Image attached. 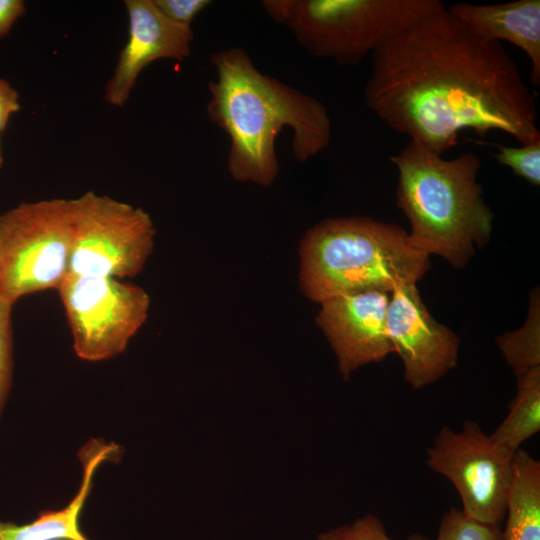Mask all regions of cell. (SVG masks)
I'll return each mask as SVG.
<instances>
[{"mask_svg":"<svg viewBox=\"0 0 540 540\" xmlns=\"http://www.w3.org/2000/svg\"><path fill=\"white\" fill-rule=\"evenodd\" d=\"M292 5V0H266L262 1V6L264 7L267 14L272 20L278 23H284L287 20L290 9Z\"/></svg>","mask_w":540,"mask_h":540,"instance_id":"d4e9b609","label":"cell"},{"mask_svg":"<svg viewBox=\"0 0 540 540\" xmlns=\"http://www.w3.org/2000/svg\"><path fill=\"white\" fill-rule=\"evenodd\" d=\"M122 449L114 442L91 439L78 451L83 475L78 492L59 510H41L29 523L0 521V540H89L80 526L81 512L93 486L94 475L105 461L116 462Z\"/></svg>","mask_w":540,"mask_h":540,"instance_id":"5bb4252c","label":"cell"},{"mask_svg":"<svg viewBox=\"0 0 540 540\" xmlns=\"http://www.w3.org/2000/svg\"><path fill=\"white\" fill-rule=\"evenodd\" d=\"M389 294L369 291L320 303L316 324L331 345L344 378L394 352L386 328Z\"/></svg>","mask_w":540,"mask_h":540,"instance_id":"8fae6325","label":"cell"},{"mask_svg":"<svg viewBox=\"0 0 540 540\" xmlns=\"http://www.w3.org/2000/svg\"><path fill=\"white\" fill-rule=\"evenodd\" d=\"M73 207L69 274L122 280L144 269L156 235L145 210L94 191L73 198Z\"/></svg>","mask_w":540,"mask_h":540,"instance_id":"52a82bcc","label":"cell"},{"mask_svg":"<svg viewBox=\"0 0 540 540\" xmlns=\"http://www.w3.org/2000/svg\"><path fill=\"white\" fill-rule=\"evenodd\" d=\"M514 453L497 444L475 421L459 431L442 427L427 452V465L454 485L462 512L479 522L502 525Z\"/></svg>","mask_w":540,"mask_h":540,"instance_id":"9c48e42d","label":"cell"},{"mask_svg":"<svg viewBox=\"0 0 540 540\" xmlns=\"http://www.w3.org/2000/svg\"><path fill=\"white\" fill-rule=\"evenodd\" d=\"M390 160L398 171L397 205L410 222L411 240L427 255L463 267L474 247L488 242L493 226L477 182L478 155L447 160L410 140Z\"/></svg>","mask_w":540,"mask_h":540,"instance_id":"3957f363","label":"cell"},{"mask_svg":"<svg viewBox=\"0 0 540 540\" xmlns=\"http://www.w3.org/2000/svg\"><path fill=\"white\" fill-rule=\"evenodd\" d=\"M19 110L17 90L7 80L0 78V132L5 130L11 115Z\"/></svg>","mask_w":540,"mask_h":540,"instance_id":"603a6c76","label":"cell"},{"mask_svg":"<svg viewBox=\"0 0 540 540\" xmlns=\"http://www.w3.org/2000/svg\"><path fill=\"white\" fill-rule=\"evenodd\" d=\"M436 540H503L502 528L474 520L452 507L441 519Z\"/></svg>","mask_w":540,"mask_h":540,"instance_id":"ac0fdd59","label":"cell"},{"mask_svg":"<svg viewBox=\"0 0 540 540\" xmlns=\"http://www.w3.org/2000/svg\"><path fill=\"white\" fill-rule=\"evenodd\" d=\"M317 540H392L382 522L371 514L355 520L351 525H343L322 533ZM407 540H427L415 534Z\"/></svg>","mask_w":540,"mask_h":540,"instance_id":"44dd1931","label":"cell"},{"mask_svg":"<svg viewBox=\"0 0 540 540\" xmlns=\"http://www.w3.org/2000/svg\"><path fill=\"white\" fill-rule=\"evenodd\" d=\"M210 62L216 78L208 83L206 112L230 140L227 169L234 181L262 187L275 182V141L285 127L300 163L328 147L332 123L319 100L260 72L240 47L214 52Z\"/></svg>","mask_w":540,"mask_h":540,"instance_id":"7a4b0ae2","label":"cell"},{"mask_svg":"<svg viewBox=\"0 0 540 540\" xmlns=\"http://www.w3.org/2000/svg\"><path fill=\"white\" fill-rule=\"evenodd\" d=\"M503 540H540V462L518 449L513 457Z\"/></svg>","mask_w":540,"mask_h":540,"instance_id":"9a60e30c","label":"cell"},{"mask_svg":"<svg viewBox=\"0 0 540 540\" xmlns=\"http://www.w3.org/2000/svg\"><path fill=\"white\" fill-rule=\"evenodd\" d=\"M57 291L74 351L85 361H103L124 352L148 317L149 294L116 278L68 274Z\"/></svg>","mask_w":540,"mask_h":540,"instance_id":"ba28073f","label":"cell"},{"mask_svg":"<svg viewBox=\"0 0 540 540\" xmlns=\"http://www.w3.org/2000/svg\"><path fill=\"white\" fill-rule=\"evenodd\" d=\"M429 255L401 227L369 217L325 219L307 230L299 246L298 282L312 302L369 291L392 293L416 284Z\"/></svg>","mask_w":540,"mask_h":540,"instance_id":"277c9868","label":"cell"},{"mask_svg":"<svg viewBox=\"0 0 540 540\" xmlns=\"http://www.w3.org/2000/svg\"><path fill=\"white\" fill-rule=\"evenodd\" d=\"M540 430V367L517 377V393L509 413L491 433L494 441L511 453Z\"/></svg>","mask_w":540,"mask_h":540,"instance_id":"2e32d148","label":"cell"},{"mask_svg":"<svg viewBox=\"0 0 540 540\" xmlns=\"http://www.w3.org/2000/svg\"><path fill=\"white\" fill-rule=\"evenodd\" d=\"M124 4L128 14V40L105 88V100L118 107L126 103L147 65L159 59L183 61L190 55L194 39L191 26L165 17L153 0H125Z\"/></svg>","mask_w":540,"mask_h":540,"instance_id":"7c38bea8","label":"cell"},{"mask_svg":"<svg viewBox=\"0 0 540 540\" xmlns=\"http://www.w3.org/2000/svg\"><path fill=\"white\" fill-rule=\"evenodd\" d=\"M448 12L480 37L508 41L531 62V82L540 84V0H516L498 4L456 3Z\"/></svg>","mask_w":540,"mask_h":540,"instance_id":"4fadbf2b","label":"cell"},{"mask_svg":"<svg viewBox=\"0 0 540 540\" xmlns=\"http://www.w3.org/2000/svg\"><path fill=\"white\" fill-rule=\"evenodd\" d=\"M390 295L387 334L403 362L406 381L421 389L456 366L459 339L430 315L416 284L399 285Z\"/></svg>","mask_w":540,"mask_h":540,"instance_id":"30bf717a","label":"cell"},{"mask_svg":"<svg viewBox=\"0 0 540 540\" xmlns=\"http://www.w3.org/2000/svg\"><path fill=\"white\" fill-rule=\"evenodd\" d=\"M24 13V1L0 0V38L8 35L14 23Z\"/></svg>","mask_w":540,"mask_h":540,"instance_id":"cb8c5ba5","label":"cell"},{"mask_svg":"<svg viewBox=\"0 0 540 540\" xmlns=\"http://www.w3.org/2000/svg\"><path fill=\"white\" fill-rule=\"evenodd\" d=\"M13 305V303L0 296V416L12 386Z\"/></svg>","mask_w":540,"mask_h":540,"instance_id":"ffe728a7","label":"cell"},{"mask_svg":"<svg viewBox=\"0 0 540 540\" xmlns=\"http://www.w3.org/2000/svg\"><path fill=\"white\" fill-rule=\"evenodd\" d=\"M73 199L24 202L0 214V296L58 289L69 274Z\"/></svg>","mask_w":540,"mask_h":540,"instance_id":"8992f818","label":"cell"},{"mask_svg":"<svg viewBox=\"0 0 540 540\" xmlns=\"http://www.w3.org/2000/svg\"><path fill=\"white\" fill-rule=\"evenodd\" d=\"M2 165H3V155H2L1 145H0V169Z\"/></svg>","mask_w":540,"mask_h":540,"instance_id":"484cf974","label":"cell"},{"mask_svg":"<svg viewBox=\"0 0 540 540\" xmlns=\"http://www.w3.org/2000/svg\"><path fill=\"white\" fill-rule=\"evenodd\" d=\"M539 291L532 292L528 318L514 332L497 337V345L516 377L540 367Z\"/></svg>","mask_w":540,"mask_h":540,"instance_id":"e0dca14e","label":"cell"},{"mask_svg":"<svg viewBox=\"0 0 540 540\" xmlns=\"http://www.w3.org/2000/svg\"><path fill=\"white\" fill-rule=\"evenodd\" d=\"M156 8L171 21L191 26L195 16L209 6L210 0H153Z\"/></svg>","mask_w":540,"mask_h":540,"instance_id":"7402d4cb","label":"cell"},{"mask_svg":"<svg viewBox=\"0 0 540 540\" xmlns=\"http://www.w3.org/2000/svg\"><path fill=\"white\" fill-rule=\"evenodd\" d=\"M497 161L534 186L540 185V139L518 147L498 145Z\"/></svg>","mask_w":540,"mask_h":540,"instance_id":"d6986e66","label":"cell"},{"mask_svg":"<svg viewBox=\"0 0 540 540\" xmlns=\"http://www.w3.org/2000/svg\"><path fill=\"white\" fill-rule=\"evenodd\" d=\"M367 107L388 127L442 155L459 134L501 131L520 144L540 139L537 104L501 43L486 40L444 8L372 55Z\"/></svg>","mask_w":540,"mask_h":540,"instance_id":"6da1fadb","label":"cell"},{"mask_svg":"<svg viewBox=\"0 0 540 540\" xmlns=\"http://www.w3.org/2000/svg\"><path fill=\"white\" fill-rule=\"evenodd\" d=\"M444 8L440 0H292L285 24L310 55L355 65Z\"/></svg>","mask_w":540,"mask_h":540,"instance_id":"5b68a950","label":"cell"}]
</instances>
